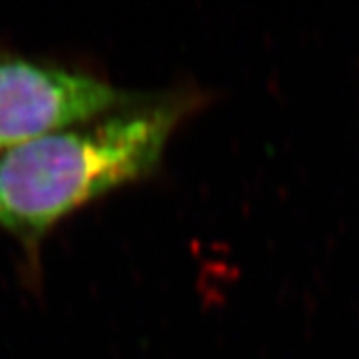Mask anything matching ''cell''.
Segmentation results:
<instances>
[{"mask_svg": "<svg viewBox=\"0 0 359 359\" xmlns=\"http://www.w3.org/2000/svg\"><path fill=\"white\" fill-rule=\"evenodd\" d=\"M202 103L194 92L147 94L137 103L0 154V229L37 266L62 218L160 165L170 136Z\"/></svg>", "mask_w": 359, "mask_h": 359, "instance_id": "1", "label": "cell"}, {"mask_svg": "<svg viewBox=\"0 0 359 359\" xmlns=\"http://www.w3.org/2000/svg\"><path fill=\"white\" fill-rule=\"evenodd\" d=\"M145 95L0 48V154L125 109Z\"/></svg>", "mask_w": 359, "mask_h": 359, "instance_id": "2", "label": "cell"}]
</instances>
